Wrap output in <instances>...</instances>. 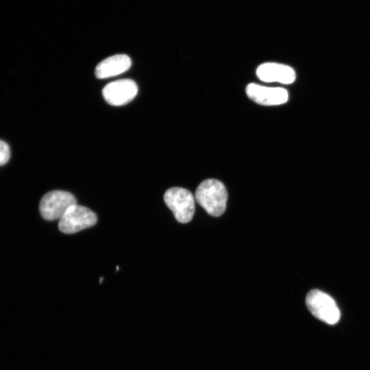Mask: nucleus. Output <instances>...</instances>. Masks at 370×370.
<instances>
[{"mask_svg": "<svg viewBox=\"0 0 370 370\" xmlns=\"http://www.w3.org/2000/svg\"><path fill=\"white\" fill-rule=\"evenodd\" d=\"M138 86L130 79H121L112 82L102 90L103 98L109 104L114 106L125 105L137 95Z\"/></svg>", "mask_w": 370, "mask_h": 370, "instance_id": "6", "label": "nucleus"}, {"mask_svg": "<svg viewBox=\"0 0 370 370\" xmlns=\"http://www.w3.org/2000/svg\"><path fill=\"white\" fill-rule=\"evenodd\" d=\"M195 199L208 214L219 217L223 214L226 208L227 201L226 188L217 180H206L197 188Z\"/></svg>", "mask_w": 370, "mask_h": 370, "instance_id": "1", "label": "nucleus"}, {"mask_svg": "<svg viewBox=\"0 0 370 370\" xmlns=\"http://www.w3.org/2000/svg\"><path fill=\"white\" fill-rule=\"evenodd\" d=\"M248 97L256 103L264 106H276L286 103L288 93L281 87H266L251 83L246 87Z\"/></svg>", "mask_w": 370, "mask_h": 370, "instance_id": "7", "label": "nucleus"}, {"mask_svg": "<svg viewBox=\"0 0 370 370\" xmlns=\"http://www.w3.org/2000/svg\"><path fill=\"white\" fill-rule=\"evenodd\" d=\"M10 157V149L8 145L0 140V165L7 163Z\"/></svg>", "mask_w": 370, "mask_h": 370, "instance_id": "10", "label": "nucleus"}, {"mask_svg": "<svg viewBox=\"0 0 370 370\" xmlns=\"http://www.w3.org/2000/svg\"><path fill=\"white\" fill-rule=\"evenodd\" d=\"M97 221L95 212L77 204L71 206L59 219V230L64 234H73L93 226Z\"/></svg>", "mask_w": 370, "mask_h": 370, "instance_id": "5", "label": "nucleus"}, {"mask_svg": "<svg viewBox=\"0 0 370 370\" xmlns=\"http://www.w3.org/2000/svg\"><path fill=\"white\" fill-rule=\"evenodd\" d=\"M132 65L130 58L125 54H116L100 62L95 68V76L105 79L127 71Z\"/></svg>", "mask_w": 370, "mask_h": 370, "instance_id": "9", "label": "nucleus"}, {"mask_svg": "<svg viewBox=\"0 0 370 370\" xmlns=\"http://www.w3.org/2000/svg\"><path fill=\"white\" fill-rule=\"evenodd\" d=\"M306 304L315 317L328 324H336L340 319L341 312L334 299L320 290H311L306 295Z\"/></svg>", "mask_w": 370, "mask_h": 370, "instance_id": "2", "label": "nucleus"}, {"mask_svg": "<svg viewBox=\"0 0 370 370\" xmlns=\"http://www.w3.org/2000/svg\"><path fill=\"white\" fill-rule=\"evenodd\" d=\"M256 75L263 82H277L284 84H292L296 77L293 68L275 62H265L260 64L257 68Z\"/></svg>", "mask_w": 370, "mask_h": 370, "instance_id": "8", "label": "nucleus"}, {"mask_svg": "<svg viewBox=\"0 0 370 370\" xmlns=\"http://www.w3.org/2000/svg\"><path fill=\"white\" fill-rule=\"evenodd\" d=\"M164 200L177 221L186 223L191 221L195 213V197L191 192L173 187L165 192Z\"/></svg>", "mask_w": 370, "mask_h": 370, "instance_id": "3", "label": "nucleus"}, {"mask_svg": "<svg viewBox=\"0 0 370 370\" xmlns=\"http://www.w3.org/2000/svg\"><path fill=\"white\" fill-rule=\"evenodd\" d=\"M75 204L77 200L71 193L63 190H52L42 197L39 210L45 219L52 221L60 219L71 206Z\"/></svg>", "mask_w": 370, "mask_h": 370, "instance_id": "4", "label": "nucleus"}, {"mask_svg": "<svg viewBox=\"0 0 370 370\" xmlns=\"http://www.w3.org/2000/svg\"><path fill=\"white\" fill-rule=\"evenodd\" d=\"M102 280H103V278H101L99 280V282L101 283Z\"/></svg>", "mask_w": 370, "mask_h": 370, "instance_id": "11", "label": "nucleus"}]
</instances>
